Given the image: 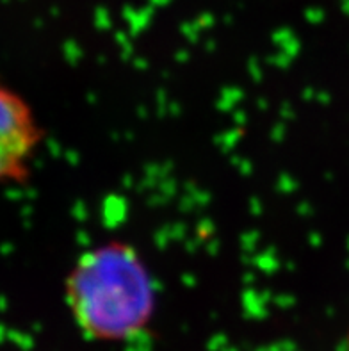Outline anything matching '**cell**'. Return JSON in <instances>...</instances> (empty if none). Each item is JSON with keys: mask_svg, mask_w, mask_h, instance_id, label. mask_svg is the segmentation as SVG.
<instances>
[{"mask_svg": "<svg viewBox=\"0 0 349 351\" xmlns=\"http://www.w3.org/2000/svg\"><path fill=\"white\" fill-rule=\"evenodd\" d=\"M41 143V123L29 100L0 80V186L25 182Z\"/></svg>", "mask_w": 349, "mask_h": 351, "instance_id": "obj_2", "label": "cell"}, {"mask_svg": "<svg viewBox=\"0 0 349 351\" xmlns=\"http://www.w3.org/2000/svg\"><path fill=\"white\" fill-rule=\"evenodd\" d=\"M64 300L86 339L127 343L152 325L159 285L143 255L115 239L77 257L64 280Z\"/></svg>", "mask_w": 349, "mask_h": 351, "instance_id": "obj_1", "label": "cell"}]
</instances>
